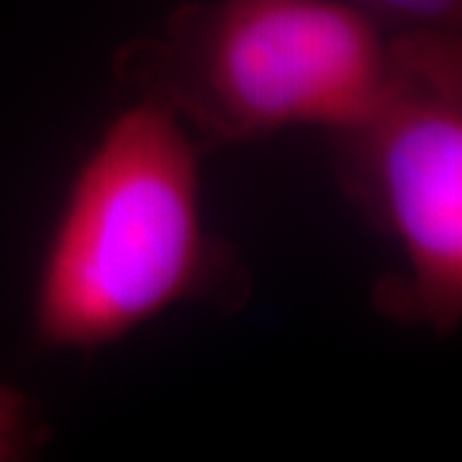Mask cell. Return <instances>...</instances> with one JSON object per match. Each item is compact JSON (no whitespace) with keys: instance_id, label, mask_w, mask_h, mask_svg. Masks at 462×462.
Masks as SVG:
<instances>
[{"instance_id":"cell-1","label":"cell","mask_w":462,"mask_h":462,"mask_svg":"<svg viewBox=\"0 0 462 462\" xmlns=\"http://www.w3.org/2000/svg\"><path fill=\"white\" fill-rule=\"evenodd\" d=\"M247 298V267L206 224L193 134L134 96L67 185L33 282L36 342L98 352L182 303Z\"/></svg>"},{"instance_id":"cell-2","label":"cell","mask_w":462,"mask_h":462,"mask_svg":"<svg viewBox=\"0 0 462 462\" xmlns=\"http://www.w3.org/2000/svg\"><path fill=\"white\" fill-rule=\"evenodd\" d=\"M393 29L355 0H206L116 57L139 98L211 144L339 132L375 98Z\"/></svg>"},{"instance_id":"cell-3","label":"cell","mask_w":462,"mask_h":462,"mask_svg":"<svg viewBox=\"0 0 462 462\" xmlns=\"http://www.w3.org/2000/svg\"><path fill=\"white\" fill-rule=\"evenodd\" d=\"M337 180L396 252L373 306L439 337L462 321V33L393 29L370 106L331 134Z\"/></svg>"},{"instance_id":"cell-4","label":"cell","mask_w":462,"mask_h":462,"mask_svg":"<svg viewBox=\"0 0 462 462\" xmlns=\"http://www.w3.org/2000/svg\"><path fill=\"white\" fill-rule=\"evenodd\" d=\"M50 437L42 413L18 388L0 385V462L23 460Z\"/></svg>"},{"instance_id":"cell-5","label":"cell","mask_w":462,"mask_h":462,"mask_svg":"<svg viewBox=\"0 0 462 462\" xmlns=\"http://www.w3.org/2000/svg\"><path fill=\"white\" fill-rule=\"evenodd\" d=\"M391 29H460L462 0H355Z\"/></svg>"}]
</instances>
